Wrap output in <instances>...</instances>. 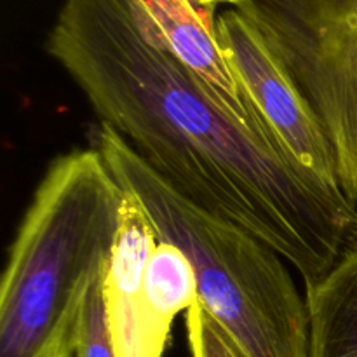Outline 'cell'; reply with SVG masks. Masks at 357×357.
<instances>
[{
    "label": "cell",
    "mask_w": 357,
    "mask_h": 357,
    "mask_svg": "<svg viewBox=\"0 0 357 357\" xmlns=\"http://www.w3.org/2000/svg\"><path fill=\"white\" fill-rule=\"evenodd\" d=\"M319 119L357 206V0H236Z\"/></svg>",
    "instance_id": "obj_4"
},
{
    "label": "cell",
    "mask_w": 357,
    "mask_h": 357,
    "mask_svg": "<svg viewBox=\"0 0 357 357\" xmlns=\"http://www.w3.org/2000/svg\"><path fill=\"white\" fill-rule=\"evenodd\" d=\"M96 150L142 206L157 239L190 260L199 302L241 354L309 357L307 300L281 255L174 190L110 126H100Z\"/></svg>",
    "instance_id": "obj_3"
},
{
    "label": "cell",
    "mask_w": 357,
    "mask_h": 357,
    "mask_svg": "<svg viewBox=\"0 0 357 357\" xmlns=\"http://www.w3.org/2000/svg\"><path fill=\"white\" fill-rule=\"evenodd\" d=\"M142 2L169 51L208 82L234 114L248 122H265L223 54L216 33V6H204L197 0Z\"/></svg>",
    "instance_id": "obj_7"
},
{
    "label": "cell",
    "mask_w": 357,
    "mask_h": 357,
    "mask_svg": "<svg viewBox=\"0 0 357 357\" xmlns=\"http://www.w3.org/2000/svg\"><path fill=\"white\" fill-rule=\"evenodd\" d=\"M143 291L153 312L169 324L197 302L195 271L180 248L159 241L146 264Z\"/></svg>",
    "instance_id": "obj_9"
},
{
    "label": "cell",
    "mask_w": 357,
    "mask_h": 357,
    "mask_svg": "<svg viewBox=\"0 0 357 357\" xmlns=\"http://www.w3.org/2000/svg\"><path fill=\"white\" fill-rule=\"evenodd\" d=\"M216 33L234 75L289 155L342 192L335 150L319 119L253 26L232 7L216 16Z\"/></svg>",
    "instance_id": "obj_5"
},
{
    "label": "cell",
    "mask_w": 357,
    "mask_h": 357,
    "mask_svg": "<svg viewBox=\"0 0 357 357\" xmlns=\"http://www.w3.org/2000/svg\"><path fill=\"white\" fill-rule=\"evenodd\" d=\"M197 2L204 3V6H216V3H222V2L230 3V6H232V3L236 2V0H197Z\"/></svg>",
    "instance_id": "obj_13"
},
{
    "label": "cell",
    "mask_w": 357,
    "mask_h": 357,
    "mask_svg": "<svg viewBox=\"0 0 357 357\" xmlns=\"http://www.w3.org/2000/svg\"><path fill=\"white\" fill-rule=\"evenodd\" d=\"M47 52L174 190L281 255L307 288L357 241V206L169 51L142 0H63Z\"/></svg>",
    "instance_id": "obj_1"
},
{
    "label": "cell",
    "mask_w": 357,
    "mask_h": 357,
    "mask_svg": "<svg viewBox=\"0 0 357 357\" xmlns=\"http://www.w3.org/2000/svg\"><path fill=\"white\" fill-rule=\"evenodd\" d=\"M82 305V303H80ZM80 312V307H79ZM79 312L75 314V317L72 319V323L65 328V331L61 333V337L56 340V344L52 345L51 351L47 352L45 357H75V347H77V323H79Z\"/></svg>",
    "instance_id": "obj_12"
},
{
    "label": "cell",
    "mask_w": 357,
    "mask_h": 357,
    "mask_svg": "<svg viewBox=\"0 0 357 357\" xmlns=\"http://www.w3.org/2000/svg\"><path fill=\"white\" fill-rule=\"evenodd\" d=\"M105 274L107 268L91 279L77 323L75 357H115L105 309Z\"/></svg>",
    "instance_id": "obj_10"
},
{
    "label": "cell",
    "mask_w": 357,
    "mask_h": 357,
    "mask_svg": "<svg viewBox=\"0 0 357 357\" xmlns=\"http://www.w3.org/2000/svg\"><path fill=\"white\" fill-rule=\"evenodd\" d=\"M185 323L192 357H244L199 300L187 310Z\"/></svg>",
    "instance_id": "obj_11"
},
{
    "label": "cell",
    "mask_w": 357,
    "mask_h": 357,
    "mask_svg": "<svg viewBox=\"0 0 357 357\" xmlns=\"http://www.w3.org/2000/svg\"><path fill=\"white\" fill-rule=\"evenodd\" d=\"M309 357H357V241L307 288Z\"/></svg>",
    "instance_id": "obj_8"
},
{
    "label": "cell",
    "mask_w": 357,
    "mask_h": 357,
    "mask_svg": "<svg viewBox=\"0 0 357 357\" xmlns=\"http://www.w3.org/2000/svg\"><path fill=\"white\" fill-rule=\"evenodd\" d=\"M124 190L96 149L49 164L10 244L0 286V357H45L108 267Z\"/></svg>",
    "instance_id": "obj_2"
},
{
    "label": "cell",
    "mask_w": 357,
    "mask_h": 357,
    "mask_svg": "<svg viewBox=\"0 0 357 357\" xmlns=\"http://www.w3.org/2000/svg\"><path fill=\"white\" fill-rule=\"evenodd\" d=\"M157 244L149 216L126 194L103 286L115 357H162L166 351L171 324L153 312L143 291L146 264Z\"/></svg>",
    "instance_id": "obj_6"
}]
</instances>
